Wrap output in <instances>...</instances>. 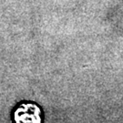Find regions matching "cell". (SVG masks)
<instances>
[{"label":"cell","mask_w":123,"mask_h":123,"mask_svg":"<svg viewBox=\"0 0 123 123\" xmlns=\"http://www.w3.org/2000/svg\"><path fill=\"white\" fill-rule=\"evenodd\" d=\"M15 123H42V111L33 102L20 103L14 110Z\"/></svg>","instance_id":"cell-1"}]
</instances>
